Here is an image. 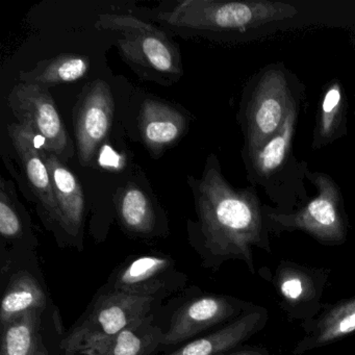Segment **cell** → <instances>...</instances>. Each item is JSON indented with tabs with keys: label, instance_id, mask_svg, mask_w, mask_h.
Listing matches in <instances>:
<instances>
[{
	"label": "cell",
	"instance_id": "obj_1",
	"mask_svg": "<svg viewBox=\"0 0 355 355\" xmlns=\"http://www.w3.org/2000/svg\"><path fill=\"white\" fill-rule=\"evenodd\" d=\"M190 180L205 250L216 263L238 259L254 274L253 248L272 252L263 205L255 189L234 188L222 175L215 155L207 159L201 180Z\"/></svg>",
	"mask_w": 355,
	"mask_h": 355
},
{
	"label": "cell",
	"instance_id": "obj_2",
	"mask_svg": "<svg viewBox=\"0 0 355 355\" xmlns=\"http://www.w3.org/2000/svg\"><path fill=\"white\" fill-rule=\"evenodd\" d=\"M301 12L296 3L269 0H184L170 11L161 12L157 19L182 35L213 38L263 34L266 28L290 26L302 16Z\"/></svg>",
	"mask_w": 355,
	"mask_h": 355
},
{
	"label": "cell",
	"instance_id": "obj_3",
	"mask_svg": "<svg viewBox=\"0 0 355 355\" xmlns=\"http://www.w3.org/2000/svg\"><path fill=\"white\" fill-rule=\"evenodd\" d=\"M95 28L116 35L124 61L143 78L172 83L182 76L178 46L157 26L132 16L101 14Z\"/></svg>",
	"mask_w": 355,
	"mask_h": 355
},
{
	"label": "cell",
	"instance_id": "obj_4",
	"mask_svg": "<svg viewBox=\"0 0 355 355\" xmlns=\"http://www.w3.org/2000/svg\"><path fill=\"white\" fill-rule=\"evenodd\" d=\"M305 178L317 188V195L303 207L284 213L263 205L270 234L303 232L325 246H340L347 241L348 220L340 188L329 175L306 170Z\"/></svg>",
	"mask_w": 355,
	"mask_h": 355
},
{
	"label": "cell",
	"instance_id": "obj_5",
	"mask_svg": "<svg viewBox=\"0 0 355 355\" xmlns=\"http://www.w3.org/2000/svg\"><path fill=\"white\" fill-rule=\"evenodd\" d=\"M247 99H243L240 121L245 137L243 157L257 153L280 130L296 92L290 73L282 65L267 66L259 72Z\"/></svg>",
	"mask_w": 355,
	"mask_h": 355
},
{
	"label": "cell",
	"instance_id": "obj_6",
	"mask_svg": "<svg viewBox=\"0 0 355 355\" xmlns=\"http://www.w3.org/2000/svg\"><path fill=\"white\" fill-rule=\"evenodd\" d=\"M155 298L113 290L101 295L86 315L71 328L61 343L65 355L82 354L96 343L107 340L145 317Z\"/></svg>",
	"mask_w": 355,
	"mask_h": 355
},
{
	"label": "cell",
	"instance_id": "obj_7",
	"mask_svg": "<svg viewBox=\"0 0 355 355\" xmlns=\"http://www.w3.org/2000/svg\"><path fill=\"white\" fill-rule=\"evenodd\" d=\"M300 94L297 93L291 103L290 111L280 130L257 153L244 157L248 180L259 184L274 202H277L280 184H288L292 180L295 184L305 178L306 162H298L292 155L293 138L298 119Z\"/></svg>",
	"mask_w": 355,
	"mask_h": 355
},
{
	"label": "cell",
	"instance_id": "obj_8",
	"mask_svg": "<svg viewBox=\"0 0 355 355\" xmlns=\"http://www.w3.org/2000/svg\"><path fill=\"white\" fill-rule=\"evenodd\" d=\"M8 105L18 123L41 139L40 148L55 153L64 163L73 157V142L49 90L18 83L8 96Z\"/></svg>",
	"mask_w": 355,
	"mask_h": 355
},
{
	"label": "cell",
	"instance_id": "obj_9",
	"mask_svg": "<svg viewBox=\"0 0 355 355\" xmlns=\"http://www.w3.org/2000/svg\"><path fill=\"white\" fill-rule=\"evenodd\" d=\"M330 270L309 267L290 261H282L276 268L272 284L280 309L293 321H309L317 317Z\"/></svg>",
	"mask_w": 355,
	"mask_h": 355
},
{
	"label": "cell",
	"instance_id": "obj_10",
	"mask_svg": "<svg viewBox=\"0 0 355 355\" xmlns=\"http://www.w3.org/2000/svg\"><path fill=\"white\" fill-rule=\"evenodd\" d=\"M114 98L109 84L96 80L85 87L73 110L74 132L80 165L88 167L110 130Z\"/></svg>",
	"mask_w": 355,
	"mask_h": 355
},
{
	"label": "cell",
	"instance_id": "obj_11",
	"mask_svg": "<svg viewBox=\"0 0 355 355\" xmlns=\"http://www.w3.org/2000/svg\"><path fill=\"white\" fill-rule=\"evenodd\" d=\"M257 305L223 296L205 295L182 305L171 319L169 329L164 336V346L178 345L196 334L252 311Z\"/></svg>",
	"mask_w": 355,
	"mask_h": 355
},
{
	"label": "cell",
	"instance_id": "obj_12",
	"mask_svg": "<svg viewBox=\"0 0 355 355\" xmlns=\"http://www.w3.org/2000/svg\"><path fill=\"white\" fill-rule=\"evenodd\" d=\"M8 132L35 196L51 216V219L59 223V211L51 174L43 159L41 148L37 145L36 135L30 128L19 123L10 124Z\"/></svg>",
	"mask_w": 355,
	"mask_h": 355
},
{
	"label": "cell",
	"instance_id": "obj_13",
	"mask_svg": "<svg viewBox=\"0 0 355 355\" xmlns=\"http://www.w3.org/2000/svg\"><path fill=\"white\" fill-rule=\"evenodd\" d=\"M269 321L267 309H254L203 338H196L169 355H228L261 331Z\"/></svg>",
	"mask_w": 355,
	"mask_h": 355
},
{
	"label": "cell",
	"instance_id": "obj_14",
	"mask_svg": "<svg viewBox=\"0 0 355 355\" xmlns=\"http://www.w3.org/2000/svg\"><path fill=\"white\" fill-rule=\"evenodd\" d=\"M304 334L295 345L293 354L309 351L338 342L355 331V295L331 305H324L321 313L300 324Z\"/></svg>",
	"mask_w": 355,
	"mask_h": 355
},
{
	"label": "cell",
	"instance_id": "obj_15",
	"mask_svg": "<svg viewBox=\"0 0 355 355\" xmlns=\"http://www.w3.org/2000/svg\"><path fill=\"white\" fill-rule=\"evenodd\" d=\"M41 153L51 174L59 224L66 232L76 236L84 223L85 196L82 186L58 155L42 148Z\"/></svg>",
	"mask_w": 355,
	"mask_h": 355
},
{
	"label": "cell",
	"instance_id": "obj_16",
	"mask_svg": "<svg viewBox=\"0 0 355 355\" xmlns=\"http://www.w3.org/2000/svg\"><path fill=\"white\" fill-rule=\"evenodd\" d=\"M138 121L143 142L155 153L175 144L188 128L182 112L164 101L153 99L143 103Z\"/></svg>",
	"mask_w": 355,
	"mask_h": 355
},
{
	"label": "cell",
	"instance_id": "obj_17",
	"mask_svg": "<svg viewBox=\"0 0 355 355\" xmlns=\"http://www.w3.org/2000/svg\"><path fill=\"white\" fill-rule=\"evenodd\" d=\"M165 332L145 315L130 323L112 338L101 340L83 351V355H150L163 345Z\"/></svg>",
	"mask_w": 355,
	"mask_h": 355
},
{
	"label": "cell",
	"instance_id": "obj_18",
	"mask_svg": "<svg viewBox=\"0 0 355 355\" xmlns=\"http://www.w3.org/2000/svg\"><path fill=\"white\" fill-rule=\"evenodd\" d=\"M173 261L159 255L136 257L120 269L113 290L140 297H153L164 286V276Z\"/></svg>",
	"mask_w": 355,
	"mask_h": 355
},
{
	"label": "cell",
	"instance_id": "obj_19",
	"mask_svg": "<svg viewBox=\"0 0 355 355\" xmlns=\"http://www.w3.org/2000/svg\"><path fill=\"white\" fill-rule=\"evenodd\" d=\"M346 123V95L340 80H334L328 85L320 103L311 148H323L342 138L347 132Z\"/></svg>",
	"mask_w": 355,
	"mask_h": 355
},
{
	"label": "cell",
	"instance_id": "obj_20",
	"mask_svg": "<svg viewBox=\"0 0 355 355\" xmlns=\"http://www.w3.org/2000/svg\"><path fill=\"white\" fill-rule=\"evenodd\" d=\"M90 65L87 55L61 53L39 62L31 71L20 72L19 83L49 90L51 87L70 84L84 78Z\"/></svg>",
	"mask_w": 355,
	"mask_h": 355
},
{
	"label": "cell",
	"instance_id": "obj_21",
	"mask_svg": "<svg viewBox=\"0 0 355 355\" xmlns=\"http://www.w3.org/2000/svg\"><path fill=\"white\" fill-rule=\"evenodd\" d=\"M45 306L46 295L36 278L28 272H17L10 278L3 293L0 323L6 325L28 311H43Z\"/></svg>",
	"mask_w": 355,
	"mask_h": 355
},
{
	"label": "cell",
	"instance_id": "obj_22",
	"mask_svg": "<svg viewBox=\"0 0 355 355\" xmlns=\"http://www.w3.org/2000/svg\"><path fill=\"white\" fill-rule=\"evenodd\" d=\"M41 313L42 311H28L1 326L0 355H35L41 340Z\"/></svg>",
	"mask_w": 355,
	"mask_h": 355
},
{
	"label": "cell",
	"instance_id": "obj_23",
	"mask_svg": "<svg viewBox=\"0 0 355 355\" xmlns=\"http://www.w3.org/2000/svg\"><path fill=\"white\" fill-rule=\"evenodd\" d=\"M120 221L128 232L149 234L155 230V214L153 203L138 187H126L117 202Z\"/></svg>",
	"mask_w": 355,
	"mask_h": 355
},
{
	"label": "cell",
	"instance_id": "obj_24",
	"mask_svg": "<svg viewBox=\"0 0 355 355\" xmlns=\"http://www.w3.org/2000/svg\"><path fill=\"white\" fill-rule=\"evenodd\" d=\"M22 225L11 199L5 191V184L0 192V234L5 239H16L21 236Z\"/></svg>",
	"mask_w": 355,
	"mask_h": 355
},
{
	"label": "cell",
	"instance_id": "obj_25",
	"mask_svg": "<svg viewBox=\"0 0 355 355\" xmlns=\"http://www.w3.org/2000/svg\"><path fill=\"white\" fill-rule=\"evenodd\" d=\"M228 355H273L263 347L247 346L232 351Z\"/></svg>",
	"mask_w": 355,
	"mask_h": 355
},
{
	"label": "cell",
	"instance_id": "obj_26",
	"mask_svg": "<svg viewBox=\"0 0 355 355\" xmlns=\"http://www.w3.org/2000/svg\"><path fill=\"white\" fill-rule=\"evenodd\" d=\"M35 355H49V351L46 350V348H45V346L43 345L42 340H41L40 342H39L38 348H37Z\"/></svg>",
	"mask_w": 355,
	"mask_h": 355
},
{
	"label": "cell",
	"instance_id": "obj_27",
	"mask_svg": "<svg viewBox=\"0 0 355 355\" xmlns=\"http://www.w3.org/2000/svg\"><path fill=\"white\" fill-rule=\"evenodd\" d=\"M353 39H352V41H353V43H354L355 44V24H354V33H353Z\"/></svg>",
	"mask_w": 355,
	"mask_h": 355
}]
</instances>
